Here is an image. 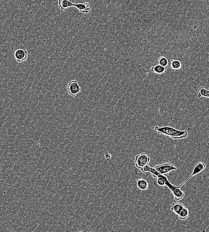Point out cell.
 <instances>
[{
  "label": "cell",
  "mask_w": 209,
  "mask_h": 232,
  "mask_svg": "<svg viewBox=\"0 0 209 232\" xmlns=\"http://www.w3.org/2000/svg\"><path fill=\"white\" fill-rule=\"evenodd\" d=\"M197 97L199 98H200L201 97L209 98V90L203 87H199L198 89Z\"/></svg>",
  "instance_id": "13"
},
{
  "label": "cell",
  "mask_w": 209,
  "mask_h": 232,
  "mask_svg": "<svg viewBox=\"0 0 209 232\" xmlns=\"http://www.w3.org/2000/svg\"><path fill=\"white\" fill-rule=\"evenodd\" d=\"M81 87L77 80H71L68 84V93L71 96L74 97L81 92Z\"/></svg>",
  "instance_id": "5"
},
{
  "label": "cell",
  "mask_w": 209,
  "mask_h": 232,
  "mask_svg": "<svg viewBox=\"0 0 209 232\" xmlns=\"http://www.w3.org/2000/svg\"><path fill=\"white\" fill-rule=\"evenodd\" d=\"M154 168L160 174L162 175H166L172 171L177 170V168L173 164L169 163H164L157 165Z\"/></svg>",
  "instance_id": "4"
},
{
  "label": "cell",
  "mask_w": 209,
  "mask_h": 232,
  "mask_svg": "<svg viewBox=\"0 0 209 232\" xmlns=\"http://www.w3.org/2000/svg\"><path fill=\"white\" fill-rule=\"evenodd\" d=\"M205 168L206 165L203 162H200L197 163V164L195 165V166L194 167V168L192 172L191 175H190L186 180H185L184 182H183L182 184H180V185L177 186V187H178V188H180V187L182 186V185H183L187 180H188L190 178L194 176H195V175H197V174H199L200 173L202 172L205 169Z\"/></svg>",
  "instance_id": "8"
},
{
  "label": "cell",
  "mask_w": 209,
  "mask_h": 232,
  "mask_svg": "<svg viewBox=\"0 0 209 232\" xmlns=\"http://www.w3.org/2000/svg\"><path fill=\"white\" fill-rule=\"evenodd\" d=\"M157 183L160 187L166 186L164 175H161L159 176L157 178Z\"/></svg>",
  "instance_id": "18"
},
{
  "label": "cell",
  "mask_w": 209,
  "mask_h": 232,
  "mask_svg": "<svg viewBox=\"0 0 209 232\" xmlns=\"http://www.w3.org/2000/svg\"><path fill=\"white\" fill-rule=\"evenodd\" d=\"M154 130L159 134H162L175 139L184 138L188 135V132L187 131L179 130L170 126H163L161 127L155 126Z\"/></svg>",
  "instance_id": "1"
},
{
  "label": "cell",
  "mask_w": 209,
  "mask_h": 232,
  "mask_svg": "<svg viewBox=\"0 0 209 232\" xmlns=\"http://www.w3.org/2000/svg\"><path fill=\"white\" fill-rule=\"evenodd\" d=\"M141 172L143 173L149 172L151 174L152 176L155 178H157L160 176L161 174H160L158 171L156 170L154 167H150L148 165H146L145 166L142 167L141 169H140Z\"/></svg>",
  "instance_id": "10"
},
{
  "label": "cell",
  "mask_w": 209,
  "mask_h": 232,
  "mask_svg": "<svg viewBox=\"0 0 209 232\" xmlns=\"http://www.w3.org/2000/svg\"><path fill=\"white\" fill-rule=\"evenodd\" d=\"M166 67H164L159 64H157L151 67V71L156 74L161 75L166 71Z\"/></svg>",
  "instance_id": "12"
},
{
  "label": "cell",
  "mask_w": 209,
  "mask_h": 232,
  "mask_svg": "<svg viewBox=\"0 0 209 232\" xmlns=\"http://www.w3.org/2000/svg\"><path fill=\"white\" fill-rule=\"evenodd\" d=\"M184 207V205L182 203H173L172 204L171 210L177 215H178Z\"/></svg>",
  "instance_id": "14"
},
{
  "label": "cell",
  "mask_w": 209,
  "mask_h": 232,
  "mask_svg": "<svg viewBox=\"0 0 209 232\" xmlns=\"http://www.w3.org/2000/svg\"><path fill=\"white\" fill-rule=\"evenodd\" d=\"M105 157L106 159V160H110L111 158L112 157V155H111V154H110V153L109 152H106V153L105 154Z\"/></svg>",
  "instance_id": "19"
},
{
  "label": "cell",
  "mask_w": 209,
  "mask_h": 232,
  "mask_svg": "<svg viewBox=\"0 0 209 232\" xmlns=\"http://www.w3.org/2000/svg\"><path fill=\"white\" fill-rule=\"evenodd\" d=\"M189 213V211L188 209L184 207L178 215L179 219L182 221L186 220L188 217Z\"/></svg>",
  "instance_id": "16"
},
{
  "label": "cell",
  "mask_w": 209,
  "mask_h": 232,
  "mask_svg": "<svg viewBox=\"0 0 209 232\" xmlns=\"http://www.w3.org/2000/svg\"><path fill=\"white\" fill-rule=\"evenodd\" d=\"M58 3L59 9L62 11H66L69 8L74 7L75 4L70 0H58Z\"/></svg>",
  "instance_id": "9"
},
{
  "label": "cell",
  "mask_w": 209,
  "mask_h": 232,
  "mask_svg": "<svg viewBox=\"0 0 209 232\" xmlns=\"http://www.w3.org/2000/svg\"><path fill=\"white\" fill-rule=\"evenodd\" d=\"M166 186L169 188V189L171 191L173 195L174 199L176 201H179L182 199L185 195V193L183 191L178 188L177 186L173 185L168 180V178L166 176L164 175Z\"/></svg>",
  "instance_id": "2"
},
{
  "label": "cell",
  "mask_w": 209,
  "mask_h": 232,
  "mask_svg": "<svg viewBox=\"0 0 209 232\" xmlns=\"http://www.w3.org/2000/svg\"><path fill=\"white\" fill-rule=\"evenodd\" d=\"M150 161V157L146 153L143 152L138 154L136 156L134 160L135 167L138 169H141L146 165H148Z\"/></svg>",
  "instance_id": "3"
},
{
  "label": "cell",
  "mask_w": 209,
  "mask_h": 232,
  "mask_svg": "<svg viewBox=\"0 0 209 232\" xmlns=\"http://www.w3.org/2000/svg\"><path fill=\"white\" fill-rule=\"evenodd\" d=\"M158 63L159 65L167 68L169 64V61L167 58L165 56H161L158 59Z\"/></svg>",
  "instance_id": "17"
},
{
  "label": "cell",
  "mask_w": 209,
  "mask_h": 232,
  "mask_svg": "<svg viewBox=\"0 0 209 232\" xmlns=\"http://www.w3.org/2000/svg\"><path fill=\"white\" fill-rule=\"evenodd\" d=\"M137 186L140 190H146L149 188L148 182L144 179H139L137 181Z\"/></svg>",
  "instance_id": "11"
},
{
  "label": "cell",
  "mask_w": 209,
  "mask_h": 232,
  "mask_svg": "<svg viewBox=\"0 0 209 232\" xmlns=\"http://www.w3.org/2000/svg\"><path fill=\"white\" fill-rule=\"evenodd\" d=\"M15 60L19 63L23 62L27 59L28 51L27 50L24 49H18L14 51L13 54Z\"/></svg>",
  "instance_id": "6"
},
{
  "label": "cell",
  "mask_w": 209,
  "mask_h": 232,
  "mask_svg": "<svg viewBox=\"0 0 209 232\" xmlns=\"http://www.w3.org/2000/svg\"><path fill=\"white\" fill-rule=\"evenodd\" d=\"M74 7L80 12L85 14L89 13L92 9V4L89 2L75 3Z\"/></svg>",
  "instance_id": "7"
},
{
  "label": "cell",
  "mask_w": 209,
  "mask_h": 232,
  "mask_svg": "<svg viewBox=\"0 0 209 232\" xmlns=\"http://www.w3.org/2000/svg\"><path fill=\"white\" fill-rule=\"evenodd\" d=\"M182 67V63L179 60H173L171 61V67L172 70H179L181 69Z\"/></svg>",
  "instance_id": "15"
}]
</instances>
